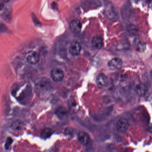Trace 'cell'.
<instances>
[{
    "label": "cell",
    "instance_id": "1",
    "mask_svg": "<svg viewBox=\"0 0 152 152\" xmlns=\"http://www.w3.org/2000/svg\"><path fill=\"white\" fill-rule=\"evenodd\" d=\"M104 13L108 19L111 20H116L118 18V12L117 9L109 2L105 4Z\"/></svg>",
    "mask_w": 152,
    "mask_h": 152
},
{
    "label": "cell",
    "instance_id": "2",
    "mask_svg": "<svg viewBox=\"0 0 152 152\" xmlns=\"http://www.w3.org/2000/svg\"><path fill=\"white\" fill-rule=\"evenodd\" d=\"M50 88V84L47 79H41L36 83V92L40 95H43L48 92Z\"/></svg>",
    "mask_w": 152,
    "mask_h": 152
},
{
    "label": "cell",
    "instance_id": "3",
    "mask_svg": "<svg viewBox=\"0 0 152 152\" xmlns=\"http://www.w3.org/2000/svg\"><path fill=\"white\" fill-rule=\"evenodd\" d=\"M27 61L32 65L38 63L40 60V55L38 52L33 51H30L27 52L25 56Z\"/></svg>",
    "mask_w": 152,
    "mask_h": 152
},
{
    "label": "cell",
    "instance_id": "4",
    "mask_svg": "<svg viewBox=\"0 0 152 152\" xmlns=\"http://www.w3.org/2000/svg\"><path fill=\"white\" fill-rule=\"evenodd\" d=\"M64 72L60 68H55L51 72V76L53 81L58 82L62 81L64 77Z\"/></svg>",
    "mask_w": 152,
    "mask_h": 152
},
{
    "label": "cell",
    "instance_id": "5",
    "mask_svg": "<svg viewBox=\"0 0 152 152\" xmlns=\"http://www.w3.org/2000/svg\"><path fill=\"white\" fill-rule=\"evenodd\" d=\"M122 65V60L121 59L117 57L112 59L108 64V68L112 70L119 69L121 67Z\"/></svg>",
    "mask_w": 152,
    "mask_h": 152
},
{
    "label": "cell",
    "instance_id": "6",
    "mask_svg": "<svg viewBox=\"0 0 152 152\" xmlns=\"http://www.w3.org/2000/svg\"><path fill=\"white\" fill-rule=\"evenodd\" d=\"M81 50V45L79 42L73 41L71 43L69 47V52L72 55L77 56L80 54Z\"/></svg>",
    "mask_w": 152,
    "mask_h": 152
},
{
    "label": "cell",
    "instance_id": "7",
    "mask_svg": "<svg viewBox=\"0 0 152 152\" xmlns=\"http://www.w3.org/2000/svg\"><path fill=\"white\" fill-rule=\"evenodd\" d=\"M70 30L74 33H78L81 30L82 24L78 20L75 19L72 20L69 25Z\"/></svg>",
    "mask_w": 152,
    "mask_h": 152
},
{
    "label": "cell",
    "instance_id": "8",
    "mask_svg": "<svg viewBox=\"0 0 152 152\" xmlns=\"http://www.w3.org/2000/svg\"><path fill=\"white\" fill-rule=\"evenodd\" d=\"M129 122L126 119L124 118L119 119L116 123V128L120 132H124L129 128Z\"/></svg>",
    "mask_w": 152,
    "mask_h": 152
},
{
    "label": "cell",
    "instance_id": "9",
    "mask_svg": "<svg viewBox=\"0 0 152 152\" xmlns=\"http://www.w3.org/2000/svg\"><path fill=\"white\" fill-rule=\"evenodd\" d=\"M107 82V78L105 75L104 74L100 73L97 76L96 83L99 88H104L105 86H106Z\"/></svg>",
    "mask_w": 152,
    "mask_h": 152
},
{
    "label": "cell",
    "instance_id": "10",
    "mask_svg": "<svg viewBox=\"0 0 152 152\" xmlns=\"http://www.w3.org/2000/svg\"><path fill=\"white\" fill-rule=\"evenodd\" d=\"M135 91L140 97H144L147 93V87L144 84H138L135 87Z\"/></svg>",
    "mask_w": 152,
    "mask_h": 152
},
{
    "label": "cell",
    "instance_id": "11",
    "mask_svg": "<svg viewBox=\"0 0 152 152\" xmlns=\"http://www.w3.org/2000/svg\"><path fill=\"white\" fill-rule=\"evenodd\" d=\"M78 139L79 142L84 145H87L90 142L89 136L86 132H80L78 134Z\"/></svg>",
    "mask_w": 152,
    "mask_h": 152
},
{
    "label": "cell",
    "instance_id": "12",
    "mask_svg": "<svg viewBox=\"0 0 152 152\" xmlns=\"http://www.w3.org/2000/svg\"><path fill=\"white\" fill-rule=\"evenodd\" d=\"M133 45L138 52H143L146 49V45L142 41L136 39L133 41Z\"/></svg>",
    "mask_w": 152,
    "mask_h": 152
},
{
    "label": "cell",
    "instance_id": "13",
    "mask_svg": "<svg viewBox=\"0 0 152 152\" xmlns=\"http://www.w3.org/2000/svg\"><path fill=\"white\" fill-rule=\"evenodd\" d=\"M56 115L61 120L65 119L68 116V112L65 108L63 107H60L55 112Z\"/></svg>",
    "mask_w": 152,
    "mask_h": 152
},
{
    "label": "cell",
    "instance_id": "14",
    "mask_svg": "<svg viewBox=\"0 0 152 152\" xmlns=\"http://www.w3.org/2000/svg\"><path fill=\"white\" fill-rule=\"evenodd\" d=\"M93 46L97 49H100L103 45V40L102 37L100 36H96L93 37L92 41Z\"/></svg>",
    "mask_w": 152,
    "mask_h": 152
},
{
    "label": "cell",
    "instance_id": "15",
    "mask_svg": "<svg viewBox=\"0 0 152 152\" xmlns=\"http://www.w3.org/2000/svg\"><path fill=\"white\" fill-rule=\"evenodd\" d=\"M52 131L50 128H46L42 130L41 132V136L43 138L46 139L50 137L52 134Z\"/></svg>",
    "mask_w": 152,
    "mask_h": 152
},
{
    "label": "cell",
    "instance_id": "16",
    "mask_svg": "<svg viewBox=\"0 0 152 152\" xmlns=\"http://www.w3.org/2000/svg\"><path fill=\"white\" fill-rule=\"evenodd\" d=\"M23 124L22 122L20 121H16L12 123V128L14 131L20 130L23 128Z\"/></svg>",
    "mask_w": 152,
    "mask_h": 152
},
{
    "label": "cell",
    "instance_id": "17",
    "mask_svg": "<svg viewBox=\"0 0 152 152\" xmlns=\"http://www.w3.org/2000/svg\"><path fill=\"white\" fill-rule=\"evenodd\" d=\"M127 30L128 32L131 34H135L137 31V28L135 27V26L132 25L129 26L127 27Z\"/></svg>",
    "mask_w": 152,
    "mask_h": 152
},
{
    "label": "cell",
    "instance_id": "18",
    "mask_svg": "<svg viewBox=\"0 0 152 152\" xmlns=\"http://www.w3.org/2000/svg\"><path fill=\"white\" fill-rule=\"evenodd\" d=\"M148 7L152 9V0H140Z\"/></svg>",
    "mask_w": 152,
    "mask_h": 152
},
{
    "label": "cell",
    "instance_id": "19",
    "mask_svg": "<svg viewBox=\"0 0 152 152\" xmlns=\"http://www.w3.org/2000/svg\"><path fill=\"white\" fill-rule=\"evenodd\" d=\"M12 140L11 138H8L6 140V143L5 144V147L6 149H8L10 145H11L12 143Z\"/></svg>",
    "mask_w": 152,
    "mask_h": 152
},
{
    "label": "cell",
    "instance_id": "20",
    "mask_svg": "<svg viewBox=\"0 0 152 152\" xmlns=\"http://www.w3.org/2000/svg\"><path fill=\"white\" fill-rule=\"evenodd\" d=\"M55 5H56V3L53 2V3L52 4V8L53 9H56V8H57V6H55Z\"/></svg>",
    "mask_w": 152,
    "mask_h": 152
},
{
    "label": "cell",
    "instance_id": "21",
    "mask_svg": "<svg viewBox=\"0 0 152 152\" xmlns=\"http://www.w3.org/2000/svg\"><path fill=\"white\" fill-rule=\"evenodd\" d=\"M4 7V4L2 3L0 4V10L2 9Z\"/></svg>",
    "mask_w": 152,
    "mask_h": 152
},
{
    "label": "cell",
    "instance_id": "22",
    "mask_svg": "<svg viewBox=\"0 0 152 152\" xmlns=\"http://www.w3.org/2000/svg\"><path fill=\"white\" fill-rule=\"evenodd\" d=\"M150 76H151V78L152 79V70L150 72Z\"/></svg>",
    "mask_w": 152,
    "mask_h": 152
},
{
    "label": "cell",
    "instance_id": "23",
    "mask_svg": "<svg viewBox=\"0 0 152 152\" xmlns=\"http://www.w3.org/2000/svg\"><path fill=\"white\" fill-rule=\"evenodd\" d=\"M4 1V2H9V1H10V0H3Z\"/></svg>",
    "mask_w": 152,
    "mask_h": 152
}]
</instances>
